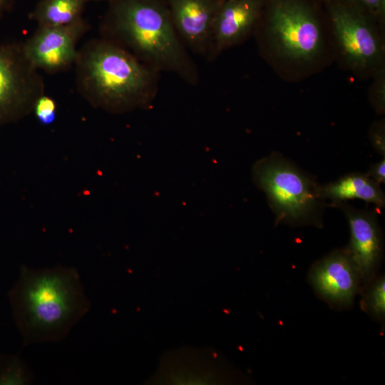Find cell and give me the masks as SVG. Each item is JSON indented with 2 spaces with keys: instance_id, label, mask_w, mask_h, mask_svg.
Segmentation results:
<instances>
[{
  "instance_id": "cell-17",
  "label": "cell",
  "mask_w": 385,
  "mask_h": 385,
  "mask_svg": "<svg viewBox=\"0 0 385 385\" xmlns=\"http://www.w3.org/2000/svg\"><path fill=\"white\" fill-rule=\"evenodd\" d=\"M32 113L40 124L50 125L56 118L57 103L52 97L43 93L36 101Z\"/></svg>"
},
{
  "instance_id": "cell-16",
  "label": "cell",
  "mask_w": 385,
  "mask_h": 385,
  "mask_svg": "<svg viewBox=\"0 0 385 385\" xmlns=\"http://www.w3.org/2000/svg\"><path fill=\"white\" fill-rule=\"evenodd\" d=\"M364 308L379 319L385 313V281L384 277L376 279L364 295Z\"/></svg>"
},
{
  "instance_id": "cell-4",
  "label": "cell",
  "mask_w": 385,
  "mask_h": 385,
  "mask_svg": "<svg viewBox=\"0 0 385 385\" xmlns=\"http://www.w3.org/2000/svg\"><path fill=\"white\" fill-rule=\"evenodd\" d=\"M262 57L285 78L302 79L319 70L334 54L330 31L297 0H277L254 32Z\"/></svg>"
},
{
  "instance_id": "cell-3",
  "label": "cell",
  "mask_w": 385,
  "mask_h": 385,
  "mask_svg": "<svg viewBox=\"0 0 385 385\" xmlns=\"http://www.w3.org/2000/svg\"><path fill=\"white\" fill-rule=\"evenodd\" d=\"M74 66L78 93L94 108L110 113L146 108L158 91L159 72L102 36L78 48Z\"/></svg>"
},
{
  "instance_id": "cell-22",
  "label": "cell",
  "mask_w": 385,
  "mask_h": 385,
  "mask_svg": "<svg viewBox=\"0 0 385 385\" xmlns=\"http://www.w3.org/2000/svg\"><path fill=\"white\" fill-rule=\"evenodd\" d=\"M14 4V0H0V20L13 9Z\"/></svg>"
},
{
  "instance_id": "cell-10",
  "label": "cell",
  "mask_w": 385,
  "mask_h": 385,
  "mask_svg": "<svg viewBox=\"0 0 385 385\" xmlns=\"http://www.w3.org/2000/svg\"><path fill=\"white\" fill-rule=\"evenodd\" d=\"M265 0H224L215 16L212 44L207 57L215 60L223 51L254 34Z\"/></svg>"
},
{
  "instance_id": "cell-8",
  "label": "cell",
  "mask_w": 385,
  "mask_h": 385,
  "mask_svg": "<svg viewBox=\"0 0 385 385\" xmlns=\"http://www.w3.org/2000/svg\"><path fill=\"white\" fill-rule=\"evenodd\" d=\"M89 29L90 25L83 18L65 26H38L23 42L24 51L38 71L50 74L66 71L75 65L78 42Z\"/></svg>"
},
{
  "instance_id": "cell-15",
  "label": "cell",
  "mask_w": 385,
  "mask_h": 385,
  "mask_svg": "<svg viewBox=\"0 0 385 385\" xmlns=\"http://www.w3.org/2000/svg\"><path fill=\"white\" fill-rule=\"evenodd\" d=\"M34 380L31 369L19 355L0 354V385H28Z\"/></svg>"
},
{
  "instance_id": "cell-23",
  "label": "cell",
  "mask_w": 385,
  "mask_h": 385,
  "mask_svg": "<svg viewBox=\"0 0 385 385\" xmlns=\"http://www.w3.org/2000/svg\"><path fill=\"white\" fill-rule=\"evenodd\" d=\"M87 3L90 2V1H108V0H85Z\"/></svg>"
},
{
  "instance_id": "cell-1",
  "label": "cell",
  "mask_w": 385,
  "mask_h": 385,
  "mask_svg": "<svg viewBox=\"0 0 385 385\" xmlns=\"http://www.w3.org/2000/svg\"><path fill=\"white\" fill-rule=\"evenodd\" d=\"M7 297L24 346L63 340L90 309L80 275L71 267L23 265Z\"/></svg>"
},
{
  "instance_id": "cell-14",
  "label": "cell",
  "mask_w": 385,
  "mask_h": 385,
  "mask_svg": "<svg viewBox=\"0 0 385 385\" xmlns=\"http://www.w3.org/2000/svg\"><path fill=\"white\" fill-rule=\"evenodd\" d=\"M86 4L85 0H39L29 17L37 26H65L83 18Z\"/></svg>"
},
{
  "instance_id": "cell-20",
  "label": "cell",
  "mask_w": 385,
  "mask_h": 385,
  "mask_svg": "<svg viewBox=\"0 0 385 385\" xmlns=\"http://www.w3.org/2000/svg\"><path fill=\"white\" fill-rule=\"evenodd\" d=\"M369 137L377 151L384 155L385 126L384 120L372 124L369 130Z\"/></svg>"
},
{
  "instance_id": "cell-5",
  "label": "cell",
  "mask_w": 385,
  "mask_h": 385,
  "mask_svg": "<svg viewBox=\"0 0 385 385\" xmlns=\"http://www.w3.org/2000/svg\"><path fill=\"white\" fill-rule=\"evenodd\" d=\"M329 20L334 56L345 68L367 79L385 68V32L373 17L357 8L335 4Z\"/></svg>"
},
{
  "instance_id": "cell-19",
  "label": "cell",
  "mask_w": 385,
  "mask_h": 385,
  "mask_svg": "<svg viewBox=\"0 0 385 385\" xmlns=\"http://www.w3.org/2000/svg\"><path fill=\"white\" fill-rule=\"evenodd\" d=\"M357 5L362 6V11L373 17L381 26L384 10V0H353Z\"/></svg>"
},
{
  "instance_id": "cell-9",
  "label": "cell",
  "mask_w": 385,
  "mask_h": 385,
  "mask_svg": "<svg viewBox=\"0 0 385 385\" xmlns=\"http://www.w3.org/2000/svg\"><path fill=\"white\" fill-rule=\"evenodd\" d=\"M224 0H165L174 28L188 51L207 58L215 16Z\"/></svg>"
},
{
  "instance_id": "cell-11",
  "label": "cell",
  "mask_w": 385,
  "mask_h": 385,
  "mask_svg": "<svg viewBox=\"0 0 385 385\" xmlns=\"http://www.w3.org/2000/svg\"><path fill=\"white\" fill-rule=\"evenodd\" d=\"M360 276L346 250H338L316 263L311 282L320 295L337 304H350L357 292Z\"/></svg>"
},
{
  "instance_id": "cell-21",
  "label": "cell",
  "mask_w": 385,
  "mask_h": 385,
  "mask_svg": "<svg viewBox=\"0 0 385 385\" xmlns=\"http://www.w3.org/2000/svg\"><path fill=\"white\" fill-rule=\"evenodd\" d=\"M385 160L384 159L372 165L369 170L368 176L377 183H384L385 180Z\"/></svg>"
},
{
  "instance_id": "cell-18",
  "label": "cell",
  "mask_w": 385,
  "mask_h": 385,
  "mask_svg": "<svg viewBox=\"0 0 385 385\" xmlns=\"http://www.w3.org/2000/svg\"><path fill=\"white\" fill-rule=\"evenodd\" d=\"M371 78L369 98L375 111L383 114L385 111V68L376 72Z\"/></svg>"
},
{
  "instance_id": "cell-7",
  "label": "cell",
  "mask_w": 385,
  "mask_h": 385,
  "mask_svg": "<svg viewBox=\"0 0 385 385\" xmlns=\"http://www.w3.org/2000/svg\"><path fill=\"white\" fill-rule=\"evenodd\" d=\"M43 93V78L28 58L23 42L1 43L0 128L31 114Z\"/></svg>"
},
{
  "instance_id": "cell-13",
  "label": "cell",
  "mask_w": 385,
  "mask_h": 385,
  "mask_svg": "<svg viewBox=\"0 0 385 385\" xmlns=\"http://www.w3.org/2000/svg\"><path fill=\"white\" fill-rule=\"evenodd\" d=\"M322 198H329L335 204L343 200L359 199L382 207L385 197L379 184L367 175L351 173L337 181L321 187Z\"/></svg>"
},
{
  "instance_id": "cell-12",
  "label": "cell",
  "mask_w": 385,
  "mask_h": 385,
  "mask_svg": "<svg viewBox=\"0 0 385 385\" xmlns=\"http://www.w3.org/2000/svg\"><path fill=\"white\" fill-rule=\"evenodd\" d=\"M350 228V242L346 250L360 278L367 282L373 277L381 256V240L376 216L370 212L342 205Z\"/></svg>"
},
{
  "instance_id": "cell-6",
  "label": "cell",
  "mask_w": 385,
  "mask_h": 385,
  "mask_svg": "<svg viewBox=\"0 0 385 385\" xmlns=\"http://www.w3.org/2000/svg\"><path fill=\"white\" fill-rule=\"evenodd\" d=\"M252 173L278 222L307 220L322 199L321 187L279 155L272 154L259 160Z\"/></svg>"
},
{
  "instance_id": "cell-2",
  "label": "cell",
  "mask_w": 385,
  "mask_h": 385,
  "mask_svg": "<svg viewBox=\"0 0 385 385\" xmlns=\"http://www.w3.org/2000/svg\"><path fill=\"white\" fill-rule=\"evenodd\" d=\"M102 37L123 46L158 72L196 86L198 68L177 34L165 0H108Z\"/></svg>"
}]
</instances>
